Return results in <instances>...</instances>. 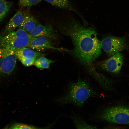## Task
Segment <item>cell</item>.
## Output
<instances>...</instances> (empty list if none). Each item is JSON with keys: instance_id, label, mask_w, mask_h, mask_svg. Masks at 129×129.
<instances>
[{"instance_id": "1", "label": "cell", "mask_w": 129, "mask_h": 129, "mask_svg": "<svg viewBox=\"0 0 129 129\" xmlns=\"http://www.w3.org/2000/svg\"><path fill=\"white\" fill-rule=\"evenodd\" d=\"M60 28L62 32L71 39L74 46L72 52L76 59L89 68V71L94 69L92 64L102 53L101 42L96 30L83 26L72 17Z\"/></svg>"}, {"instance_id": "2", "label": "cell", "mask_w": 129, "mask_h": 129, "mask_svg": "<svg viewBox=\"0 0 129 129\" xmlns=\"http://www.w3.org/2000/svg\"><path fill=\"white\" fill-rule=\"evenodd\" d=\"M98 95L86 81L79 80L70 83L65 94L56 101L62 105L70 103L81 107L89 98Z\"/></svg>"}, {"instance_id": "3", "label": "cell", "mask_w": 129, "mask_h": 129, "mask_svg": "<svg viewBox=\"0 0 129 129\" xmlns=\"http://www.w3.org/2000/svg\"><path fill=\"white\" fill-rule=\"evenodd\" d=\"M97 118L111 123L129 124V108L121 106L107 108L100 112Z\"/></svg>"}, {"instance_id": "4", "label": "cell", "mask_w": 129, "mask_h": 129, "mask_svg": "<svg viewBox=\"0 0 129 129\" xmlns=\"http://www.w3.org/2000/svg\"><path fill=\"white\" fill-rule=\"evenodd\" d=\"M33 37L24 29L18 28L0 37V48L7 46L15 49L28 47Z\"/></svg>"}, {"instance_id": "5", "label": "cell", "mask_w": 129, "mask_h": 129, "mask_svg": "<svg viewBox=\"0 0 129 129\" xmlns=\"http://www.w3.org/2000/svg\"><path fill=\"white\" fill-rule=\"evenodd\" d=\"M17 59L14 48L9 46L0 48V77L10 75L13 73Z\"/></svg>"}, {"instance_id": "6", "label": "cell", "mask_w": 129, "mask_h": 129, "mask_svg": "<svg viewBox=\"0 0 129 129\" xmlns=\"http://www.w3.org/2000/svg\"><path fill=\"white\" fill-rule=\"evenodd\" d=\"M102 48L109 56L127 48V45L124 38L109 36L101 42Z\"/></svg>"}, {"instance_id": "7", "label": "cell", "mask_w": 129, "mask_h": 129, "mask_svg": "<svg viewBox=\"0 0 129 129\" xmlns=\"http://www.w3.org/2000/svg\"><path fill=\"white\" fill-rule=\"evenodd\" d=\"M123 61V57L119 52L110 56L107 59L101 62L99 65L103 70L110 73L117 74L120 71Z\"/></svg>"}, {"instance_id": "8", "label": "cell", "mask_w": 129, "mask_h": 129, "mask_svg": "<svg viewBox=\"0 0 129 129\" xmlns=\"http://www.w3.org/2000/svg\"><path fill=\"white\" fill-rule=\"evenodd\" d=\"M28 47L38 51H43L50 49L64 50L63 49L53 46L52 45L51 39L43 36L36 37H33Z\"/></svg>"}, {"instance_id": "9", "label": "cell", "mask_w": 129, "mask_h": 129, "mask_svg": "<svg viewBox=\"0 0 129 129\" xmlns=\"http://www.w3.org/2000/svg\"><path fill=\"white\" fill-rule=\"evenodd\" d=\"M29 33L34 37L43 36L51 39L55 38L56 36V32L50 24L45 25L39 24Z\"/></svg>"}, {"instance_id": "10", "label": "cell", "mask_w": 129, "mask_h": 129, "mask_svg": "<svg viewBox=\"0 0 129 129\" xmlns=\"http://www.w3.org/2000/svg\"><path fill=\"white\" fill-rule=\"evenodd\" d=\"M23 18L18 28L23 29L29 33L39 23L36 18L31 15L29 8L23 12Z\"/></svg>"}, {"instance_id": "11", "label": "cell", "mask_w": 129, "mask_h": 129, "mask_svg": "<svg viewBox=\"0 0 129 129\" xmlns=\"http://www.w3.org/2000/svg\"><path fill=\"white\" fill-rule=\"evenodd\" d=\"M23 12L19 10L11 19L5 26L3 32L4 35L13 31L21 25L23 20Z\"/></svg>"}, {"instance_id": "12", "label": "cell", "mask_w": 129, "mask_h": 129, "mask_svg": "<svg viewBox=\"0 0 129 129\" xmlns=\"http://www.w3.org/2000/svg\"><path fill=\"white\" fill-rule=\"evenodd\" d=\"M17 59L19 60L23 59L33 58L36 59L43 54L28 47H23L16 49Z\"/></svg>"}, {"instance_id": "13", "label": "cell", "mask_w": 129, "mask_h": 129, "mask_svg": "<svg viewBox=\"0 0 129 129\" xmlns=\"http://www.w3.org/2000/svg\"><path fill=\"white\" fill-rule=\"evenodd\" d=\"M52 5L60 8L66 9L75 12L82 19L84 24L87 23L81 15L72 5L69 0H44Z\"/></svg>"}, {"instance_id": "14", "label": "cell", "mask_w": 129, "mask_h": 129, "mask_svg": "<svg viewBox=\"0 0 129 129\" xmlns=\"http://www.w3.org/2000/svg\"><path fill=\"white\" fill-rule=\"evenodd\" d=\"M75 126L77 129H95L97 127L86 123L81 118L78 116H74L73 118Z\"/></svg>"}, {"instance_id": "15", "label": "cell", "mask_w": 129, "mask_h": 129, "mask_svg": "<svg viewBox=\"0 0 129 129\" xmlns=\"http://www.w3.org/2000/svg\"><path fill=\"white\" fill-rule=\"evenodd\" d=\"M12 5V3L10 2L0 0V22L5 17Z\"/></svg>"}, {"instance_id": "16", "label": "cell", "mask_w": 129, "mask_h": 129, "mask_svg": "<svg viewBox=\"0 0 129 129\" xmlns=\"http://www.w3.org/2000/svg\"><path fill=\"white\" fill-rule=\"evenodd\" d=\"M54 61L44 57H41L36 59L34 65L37 68L41 69L49 68L50 64Z\"/></svg>"}, {"instance_id": "17", "label": "cell", "mask_w": 129, "mask_h": 129, "mask_svg": "<svg viewBox=\"0 0 129 129\" xmlns=\"http://www.w3.org/2000/svg\"><path fill=\"white\" fill-rule=\"evenodd\" d=\"M41 0H19V3L21 6L30 7L39 3Z\"/></svg>"}, {"instance_id": "18", "label": "cell", "mask_w": 129, "mask_h": 129, "mask_svg": "<svg viewBox=\"0 0 129 129\" xmlns=\"http://www.w3.org/2000/svg\"><path fill=\"white\" fill-rule=\"evenodd\" d=\"M10 129H36L38 128L33 126L20 123H15L12 124Z\"/></svg>"}, {"instance_id": "19", "label": "cell", "mask_w": 129, "mask_h": 129, "mask_svg": "<svg viewBox=\"0 0 129 129\" xmlns=\"http://www.w3.org/2000/svg\"><path fill=\"white\" fill-rule=\"evenodd\" d=\"M36 59H35L28 58L22 59L19 60L24 66L28 67L34 64Z\"/></svg>"}]
</instances>
